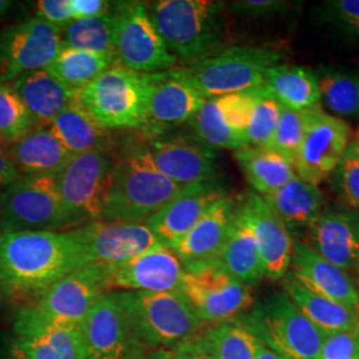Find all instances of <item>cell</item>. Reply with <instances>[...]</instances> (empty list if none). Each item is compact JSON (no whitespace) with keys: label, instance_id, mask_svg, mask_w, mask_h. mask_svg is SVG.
<instances>
[{"label":"cell","instance_id":"1","mask_svg":"<svg viewBox=\"0 0 359 359\" xmlns=\"http://www.w3.org/2000/svg\"><path fill=\"white\" fill-rule=\"evenodd\" d=\"M87 265L75 229L0 233V266L16 294L32 295L35 299L53 283Z\"/></svg>","mask_w":359,"mask_h":359},{"label":"cell","instance_id":"2","mask_svg":"<svg viewBox=\"0 0 359 359\" xmlns=\"http://www.w3.org/2000/svg\"><path fill=\"white\" fill-rule=\"evenodd\" d=\"M168 50L188 65L217 52L225 29V3L213 0L147 1Z\"/></svg>","mask_w":359,"mask_h":359},{"label":"cell","instance_id":"3","mask_svg":"<svg viewBox=\"0 0 359 359\" xmlns=\"http://www.w3.org/2000/svg\"><path fill=\"white\" fill-rule=\"evenodd\" d=\"M182 188L156 170L127 142L116 158L115 177L100 221L144 224Z\"/></svg>","mask_w":359,"mask_h":359},{"label":"cell","instance_id":"4","mask_svg":"<svg viewBox=\"0 0 359 359\" xmlns=\"http://www.w3.org/2000/svg\"><path fill=\"white\" fill-rule=\"evenodd\" d=\"M105 278L104 265H87L69 273L18 313L15 332L20 335L46 326H80L99 298L108 293Z\"/></svg>","mask_w":359,"mask_h":359},{"label":"cell","instance_id":"5","mask_svg":"<svg viewBox=\"0 0 359 359\" xmlns=\"http://www.w3.org/2000/svg\"><path fill=\"white\" fill-rule=\"evenodd\" d=\"M149 100V74H139L124 65L107 69L83 90L77 102L109 129H142Z\"/></svg>","mask_w":359,"mask_h":359},{"label":"cell","instance_id":"6","mask_svg":"<svg viewBox=\"0 0 359 359\" xmlns=\"http://www.w3.org/2000/svg\"><path fill=\"white\" fill-rule=\"evenodd\" d=\"M71 231L55 175H25L0 192V233Z\"/></svg>","mask_w":359,"mask_h":359},{"label":"cell","instance_id":"7","mask_svg":"<svg viewBox=\"0 0 359 359\" xmlns=\"http://www.w3.org/2000/svg\"><path fill=\"white\" fill-rule=\"evenodd\" d=\"M135 335L144 348L167 350L196 337L206 325L180 293L121 292Z\"/></svg>","mask_w":359,"mask_h":359},{"label":"cell","instance_id":"8","mask_svg":"<svg viewBox=\"0 0 359 359\" xmlns=\"http://www.w3.org/2000/svg\"><path fill=\"white\" fill-rule=\"evenodd\" d=\"M276 48L231 46L182 69L206 99L253 90L264 84L266 71L280 65Z\"/></svg>","mask_w":359,"mask_h":359},{"label":"cell","instance_id":"9","mask_svg":"<svg viewBox=\"0 0 359 359\" xmlns=\"http://www.w3.org/2000/svg\"><path fill=\"white\" fill-rule=\"evenodd\" d=\"M248 325L261 342L286 359H318L326 335L285 292H274L261 302Z\"/></svg>","mask_w":359,"mask_h":359},{"label":"cell","instance_id":"10","mask_svg":"<svg viewBox=\"0 0 359 359\" xmlns=\"http://www.w3.org/2000/svg\"><path fill=\"white\" fill-rule=\"evenodd\" d=\"M116 158L108 152L75 154L57 175L71 228L100 221L115 177Z\"/></svg>","mask_w":359,"mask_h":359},{"label":"cell","instance_id":"11","mask_svg":"<svg viewBox=\"0 0 359 359\" xmlns=\"http://www.w3.org/2000/svg\"><path fill=\"white\" fill-rule=\"evenodd\" d=\"M184 269L180 294L204 323L233 320L255 302L252 286L231 276L217 261Z\"/></svg>","mask_w":359,"mask_h":359},{"label":"cell","instance_id":"12","mask_svg":"<svg viewBox=\"0 0 359 359\" xmlns=\"http://www.w3.org/2000/svg\"><path fill=\"white\" fill-rule=\"evenodd\" d=\"M115 53L120 65L139 74L172 69L177 59L168 50L148 11L147 1H116Z\"/></svg>","mask_w":359,"mask_h":359},{"label":"cell","instance_id":"13","mask_svg":"<svg viewBox=\"0 0 359 359\" xmlns=\"http://www.w3.org/2000/svg\"><path fill=\"white\" fill-rule=\"evenodd\" d=\"M129 142L156 170L181 187L217 177V152L197 137L164 133Z\"/></svg>","mask_w":359,"mask_h":359},{"label":"cell","instance_id":"14","mask_svg":"<svg viewBox=\"0 0 359 359\" xmlns=\"http://www.w3.org/2000/svg\"><path fill=\"white\" fill-rule=\"evenodd\" d=\"M63 48L62 32L39 18L15 23L0 32V81L47 69Z\"/></svg>","mask_w":359,"mask_h":359},{"label":"cell","instance_id":"15","mask_svg":"<svg viewBox=\"0 0 359 359\" xmlns=\"http://www.w3.org/2000/svg\"><path fill=\"white\" fill-rule=\"evenodd\" d=\"M87 359H127L142 353L121 292L99 298L80 325Z\"/></svg>","mask_w":359,"mask_h":359},{"label":"cell","instance_id":"16","mask_svg":"<svg viewBox=\"0 0 359 359\" xmlns=\"http://www.w3.org/2000/svg\"><path fill=\"white\" fill-rule=\"evenodd\" d=\"M350 128L318 103L310 108L308 127L295 158L297 176L318 185L333 176L348 145Z\"/></svg>","mask_w":359,"mask_h":359},{"label":"cell","instance_id":"17","mask_svg":"<svg viewBox=\"0 0 359 359\" xmlns=\"http://www.w3.org/2000/svg\"><path fill=\"white\" fill-rule=\"evenodd\" d=\"M205 102L182 68L149 74L148 112L142 130L147 136L164 135L189 123Z\"/></svg>","mask_w":359,"mask_h":359},{"label":"cell","instance_id":"18","mask_svg":"<svg viewBox=\"0 0 359 359\" xmlns=\"http://www.w3.org/2000/svg\"><path fill=\"white\" fill-rule=\"evenodd\" d=\"M75 231L90 265H120L163 245L145 222L95 221Z\"/></svg>","mask_w":359,"mask_h":359},{"label":"cell","instance_id":"19","mask_svg":"<svg viewBox=\"0 0 359 359\" xmlns=\"http://www.w3.org/2000/svg\"><path fill=\"white\" fill-rule=\"evenodd\" d=\"M184 265L177 255L160 245L128 262L107 266V292L180 293Z\"/></svg>","mask_w":359,"mask_h":359},{"label":"cell","instance_id":"20","mask_svg":"<svg viewBox=\"0 0 359 359\" xmlns=\"http://www.w3.org/2000/svg\"><path fill=\"white\" fill-rule=\"evenodd\" d=\"M225 194L217 179L187 185L145 224L161 244L173 249Z\"/></svg>","mask_w":359,"mask_h":359},{"label":"cell","instance_id":"21","mask_svg":"<svg viewBox=\"0 0 359 359\" xmlns=\"http://www.w3.org/2000/svg\"><path fill=\"white\" fill-rule=\"evenodd\" d=\"M240 212L256 236L265 277L271 281L283 280L290 269L294 243L287 226L255 192L241 198Z\"/></svg>","mask_w":359,"mask_h":359},{"label":"cell","instance_id":"22","mask_svg":"<svg viewBox=\"0 0 359 359\" xmlns=\"http://www.w3.org/2000/svg\"><path fill=\"white\" fill-rule=\"evenodd\" d=\"M240 200L225 194L172 249L184 268L216 261L231 233Z\"/></svg>","mask_w":359,"mask_h":359},{"label":"cell","instance_id":"23","mask_svg":"<svg viewBox=\"0 0 359 359\" xmlns=\"http://www.w3.org/2000/svg\"><path fill=\"white\" fill-rule=\"evenodd\" d=\"M293 276L313 292L359 311V292L345 270L322 258L304 241L293 243Z\"/></svg>","mask_w":359,"mask_h":359},{"label":"cell","instance_id":"24","mask_svg":"<svg viewBox=\"0 0 359 359\" xmlns=\"http://www.w3.org/2000/svg\"><path fill=\"white\" fill-rule=\"evenodd\" d=\"M306 231L304 243L322 258L346 273L358 270V244L350 210L325 208Z\"/></svg>","mask_w":359,"mask_h":359},{"label":"cell","instance_id":"25","mask_svg":"<svg viewBox=\"0 0 359 359\" xmlns=\"http://www.w3.org/2000/svg\"><path fill=\"white\" fill-rule=\"evenodd\" d=\"M6 149L22 176H56L72 157L48 124H39Z\"/></svg>","mask_w":359,"mask_h":359},{"label":"cell","instance_id":"26","mask_svg":"<svg viewBox=\"0 0 359 359\" xmlns=\"http://www.w3.org/2000/svg\"><path fill=\"white\" fill-rule=\"evenodd\" d=\"M283 292L297 308L326 334L337 332L359 333V311L318 294L299 283L293 274H286Z\"/></svg>","mask_w":359,"mask_h":359},{"label":"cell","instance_id":"27","mask_svg":"<svg viewBox=\"0 0 359 359\" xmlns=\"http://www.w3.org/2000/svg\"><path fill=\"white\" fill-rule=\"evenodd\" d=\"M261 197L283 219L289 231L308 229L326 208L318 185L310 184L299 176H294L278 191Z\"/></svg>","mask_w":359,"mask_h":359},{"label":"cell","instance_id":"28","mask_svg":"<svg viewBox=\"0 0 359 359\" xmlns=\"http://www.w3.org/2000/svg\"><path fill=\"white\" fill-rule=\"evenodd\" d=\"M13 86L38 124H50L79 95L47 69L25 74L13 80Z\"/></svg>","mask_w":359,"mask_h":359},{"label":"cell","instance_id":"29","mask_svg":"<svg viewBox=\"0 0 359 359\" xmlns=\"http://www.w3.org/2000/svg\"><path fill=\"white\" fill-rule=\"evenodd\" d=\"M48 126L72 156L108 152L111 147L109 129L99 124L77 100L65 107Z\"/></svg>","mask_w":359,"mask_h":359},{"label":"cell","instance_id":"30","mask_svg":"<svg viewBox=\"0 0 359 359\" xmlns=\"http://www.w3.org/2000/svg\"><path fill=\"white\" fill-rule=\"evenodd\" d=\"M216 261L231 276L249 286L257 285L265 277L256 236L240 212V206L231 233Z\"/></svg>","mask_w":359,"mask_h":359},{"label":"cell","instance_id":"31","mask_svg":"<svg viewBox=\"0 0 359 359\" xmlns=\"http://www.w3.org/2000/svg\"><path fill=\"white\" fill-rule=\"evenodd\" d=\"M264 86L285 108L304 111L320 103L321 90L317 74L301 65H277L270 67Z\"/></svg>","mask_w":359,"mask_h":359},{"label":"cell","instance_id":"32","mask_svg":"<svg viewBox=\"0 0 359 359\" xmlns=\"http://www.w3.org/2000/svg\"><path fill=\"white\" fill-rule=\"evenodd\" d=\"M13 350L27 359H87L80 326L29 330L19 335Z\"/></svg>","mask_w":359,"mask_h":359},{"label":"cell","instance_id":"33","mask_svg":"<svg viewBox=\"0 0 359 359\" xmlns=\"http://www.w3.org/2000/svg\"><path fill=\"white\" fill-rule=\"evenodd\" d=\"M234 157L245 179L259 196L278 191L295 176L293 164L271 148L249 145L236 151Z\"/></svg>","mask_w":359,"mask_h":359},{"label":"cell","instance_id":"34","mask_svg":"<svg viewBox=\"0 0 359 359\" xmlns=\"http://www.w3.org/2000/svg\"><path fill=\"white\" fill-rule=\"evenodd\" d=\"M117 65L120 62L115 55L63 47L47 71L67 87L79 92Z\"/></svg>","mask_w":359,"mask_h":359},{"label":"cell","instance_id":"35","mask_svg":"<svg viewBox=\"0 0 359 359\" xmlns=\"http://www.w3.org/2000/svg\"><path fill=\"white\" fill-rule=\"evenodd\" d=\"M197 335L216 359H256L258 338L248 322H218Z\"/></svg>","mask_w":359,"mask_h":359},{"label":"cell","instance_id":"36","mask_svg":"<svg viewBox=\"0 0 359 359\" xmlns=\"http://www.w3.org/2000/svg\"><path fill=\"white\" fill-rule=\"evenodd\" d=\"M114 7V3H112ZM63 47L115 55V13L97 18L76 19L62 32Z\"/></svg>","mask_w":359,"mask_h":359},{"label":"cell","instance_id":"37","mask_svg":"<svg viewBox=\"0 0 359 359\" xmlns=\"http://www.w3.org/2000/svg\"><path fill=\"white\" fill-rule=\"evenodd\" d=\"M321 99L337 115H359V77L333 68H320L317 72Z\"/></svg>","mask_w":359,"mask_h":359},{"label":"cell","instance_id":"38","mask_svg":"<svg viewBox=\"0 0 359 359\" xmlns=\"http://www.w3.org/2000/svg\"><path fill=\"white\" fill-rule=\"evenodd\" d=\"M39 126L13 83L0 81V139L11 145Z\"/></svg>","mask_w":359,"mask_h":359},{"label":"cell","instance_id":"39","mask_svg":"<svg viewBox=\"0 0 359 359\" xmlns=\"http://www.w3.org/2000/svg\"><path fill=\"white\" fill-rule=\"evenodd\" d=\"M283 105L264 84L256 88V103L246 130L250 147L269 148L278 126Z\"/></svg>","mask_w":359,"mask_h":359},{"label":"cell","instance_id":"40","mask_svg":"<svg viewBox=\"0 0 359 359\" xmlns=\"http://www.w3.org/2000/svg\"><path fill=\"white\" fill-rule=\"evenodd\" d=\"M310 108L304 111H294L281 108L278 126L274 132L269 148L283 156L294 167L295 158L308 127Z\"/></svg>","mask_w":359,"mask_h":359},{"label":"cell","instance_id":"41","mask_svg":"<svg viewBox=\"0 0 359 359\" xmlns=\"http://www.w3.org/2000/svg\"><path fill=\"white\" fill-rule=\"evenodd\" d=\"M334 188L346 205L345 209L359 215V145L350 142L335 169Z\"/></svg>","mask_w":359,"mask_h":359},{"label":"cell","instance_id":"42","mask_svg":"<svg viewBox=\"0 0 359 359\" xmlns=\"http://www.w3.org/2000/svg\"><path fill=\"white\" fill-rule=\"evenodd\" d=\"M321 18L346 35H359V0L325 1Z\"/></svg>","mask_w":359,"mask_h":359},{"label":"cell","instance_id":"43","mask_svg":"<svg viewBox=\"0 0 359 359\" xmlns=\"http://www.w3.org/2000/svg\"><path fill=\"white\" fill-rule=\"evenodd\" d=\"M318 359H359V333L326 334Z\"/></svg>","mask_w":359,"mask_h":359},{"label":"cell","instance_id":"44","mask_svg":"<svg viewBox=\"0 0 359 359\" xmlns=\"http://www.w3.org/2000/svg\"><path fill=\"white\" fill-rule=\"evenodd\" d=\"M228 8L231 13L245 18H274L287 13L290 3L283 0H240L231 1Z\"/></svg>","mask_w":359,"mask_h":359},{"label":"cell","instance_id":"45","mask_svg":"<svg viewBox=\"0 0 359 359\" xmlns=\"http://www.w3.org/2000/svg\"><path fill=\"white\" fill-rule=\"evenodd\" d=\"M35 10L36 18L60 32H63L75 20L69 0H39Z\"/></svg>","mask_w":359,"mask_h":359},{"label":"cell","instance_id":"46","mask_svg":"<svg viewBox=\"0 0 359 359\" xmlns=\"http://www.w3.org/2000/svg\"><path fill=\"white\" fill-rule=\"evenodd\" d=\"M173 359H216L204 346L198 335L189 338L179 345L169 348Z\"/></svg>","mask_w":359,"mask_h":359},{"label":"cell","instance_id":"47","mask_svg":"<svg viewBox=\"0 0 359 359\" xmlns=\"http://www.w3.org/2000/svg\"><path fill=\"white\" fill-rule=\"evenodd\" d=\"M72 13L76 19L97 18L109 13L112 3L107 0H69Z\"/></svg>","mask_w":359,"mask_h":359},{"label":"cell","instance_id":"48","mask_svg":"<svg viewBox=\"0 0 359 359\" xmlns=\"http://www.w3.org/2000/svg\"><path fill=\"white\" fill-rule=\"evenodd\" d=\"M20 176L22 175L13 165L10 156L7 154V149L4 148V145H0V192Z\"/></svg>","mask_w":359,"mask_h":359},{"label":"cell","instance_id":"49","mask_svg":"<svg viewBox=\"0 0 359 359\" xmlns=\"http://www.w3.org/2000/svg\"><path fill=\"white\" fill-rule=\"evenodd\" d=\"M15 295L16 293H15V287H13L11 280L8 278L6 271L0 266V309L4 308Z\"/></svg>","mask_w":359,"mask_h":359},{"label":"cell","instance_id":"50","mask_svg":"<svg viewBox=\"0 0 359 359\" xmlns=\"http://www.w3.org/2000/svg\"><path fill=\"white\" fill-rule=\"evenodd\" d=\"M256 359H286L270 347L266 346L264 342L258 339V346H257Z\"/></svg>","mask_w":359,"mask_h":359},{"label":"cell","instance_id":"51","mask_svg":"<svg viewBox=\"0 0 359 359\" xmlns=\"http://www.w3.org/2000/svg\"><path fill=\"white\" fill-rule=\"evenodd\" d=\"M127 359H173V357L170 350H154V353H149V354L137 353Z\"/></svg>","mask_w":359,"mask_h":359},{"label":"cell","instance_id":"52","mask_svg":"<svg viewBox=\"0 0 359 359\" xmlns=\"http://www.w3.org/2000/svg\"><path fill=\"white\" fill-rule=\"evenodd\" d=\"M13 7V1L10 0H0V19H3L7 13L11 11Z\"/></svg>","mask_w":359,"mask_h":359},{"label":"cell","instance_id":"53","mask_svg":"<svg viewBox=\"0 0 359 359\" xmlns=\"http://www.w3.org/2000/svg\"><path fill=\"white\" fill-rule=\"evenodd\" d=\"M348 210V209H347ZM351 219H353V225H354V233H355V238H357V244H358V270H359V215L355 212H351Z\"/></svg>","mask_w":359,"mask_h":359},{"label":"cell","instance_id":"54","mask_svg":"<svg viewBox=\"0 0 359 359\" xmlns=\"http://www.w3.org/2000/svg\"><path fill=\"white\" fill-rule=\"evenodd\" d=\"M8 359H27L25 355H22L20 353H18L16 350H13V354H11V357Z\"/></svg>","mask_w":359,"mask_h":359},{"label":"cell","instance_id":"55","mask_svg":"<svg viewBox=\"0 0 359 359\" xmlns=\"http://www.w3.org/2000/svg\"><path fill=\"white\" fill-rule=\"evenodd\" d=\"M0 145H4V144H3V142H1V139H0Z\"/></svg>","mask_w":359,"mask_h":359},{"label":"cell","instance_id":"56","mask_svg":"<svg viewBox=\"0 0 359 359\" xmlns=\"http://www.w3.org/2000/svg\"><path fill=\"white\" fill-rule=\"evenodd\" d=\"M358 145H359V135H358Z\"/></svg>","mask_w":359,"mask_h":359}]
</instances>
